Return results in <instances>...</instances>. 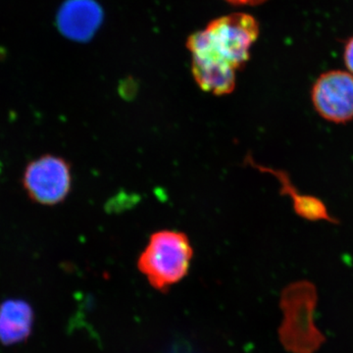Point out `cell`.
Instances as JSON below:
<instances>
[{
  "mask_svg": "<svg viewBox=\"0 0 353 353\" xmlns=\"http://www.w3.org/2000/svg\"><path fill=\"white\" fill-rule=\"evenodd\" d=\"M259 34V24L252 16L232 14L212 21L203 31L192 34L188 48L194 59L227 65L236 71L250 58V48Z\"/></svg>",
  "mask_w": 353,
  "mask_h": 353,
  "instance_id": "cell-1",
  "label": "cell"
},
{
  "mask_svg": "<svg viewBox=\"0 0 353 353\" xmlns=\"http://www.w3.org/2000/svg\"><path fill=\"white\" fill-rule=\"evenodd\" d=\"M192 248L187 234L163 230L150 236L139 259V268L157 289L182 280L189 271Z\"/></svg>",
  "mask_w": 353,
  "mask_h": 353,
  "instance_id": "cell-2",
  "label": "cell"
},
{
  "mask_svg": "<svg viewBox=\"0 0 353 353\" xmlns=\"http://www.w3.org/2000/svg\"><path fill=\"white\" fill-rule=\"evenodd\" d=\"M21 182L26 194L34 203L58 205L71 192V165L58 155H41L26 165Z\"/></svg>",
  "mask_w": 353,
  "mask_h": 353,
  "instance_id": "cell-3",
  "label": "cell"
},
{
  "mask_svg": "<svg viewBox=\"0 0 353 353\" xmlns=\"http://www.w3.org/2000/svg\"><path fill=\"white\" fill-rule=\"evenodd\" d=\"M312 101L316 111L330 122L353 119V75L343 71L323 74L313 85Z\"/></svg>",
  "mask_w": 353,
  "mask_h": 353,
  "instance_id": "cell-4",
  "label": "cell"
},
{
  "mask_svg": "<svg viewBox=\"0 0 353 353\" xmlns=\"http://www.w3.org/2000/svg\"><path fill=\"white\" fill-rule=\"evenodd\" d=\"M102 18L101 7L95 0H65L58 8L55 25L65 39L85 43L94 38Z\"/></svg>",
  "mask_w": 353,
  "mask_h": 353,
  "instance_id": "cell-5",
  "label": "cell"
},
{
  "mask_svg": "<svg viewBox=\"0 0 353 353\" xmlns=\"http://www.w3.org/2000/svg\"><path fill=\"white\" fill-rule=\"evenodd\" d=\"M34 310L23 299H6L0 304V343L14 345L24 343L31 336Z\"/></svg>",
  "mask_w": 353,
  "mask_h": 353,
  "instance_id": "cell-6",
  "label": "cell"
},
{
  "mask_svg": "<svg viewBox=\"0 0 353 353\" xmlns=\"http://www.w3.org/2000/svg\"><path fill=\"white\" fill-rule=\"evenodd\" d=\"M192 74L199 87L214 95L231 94L236 87V70L214 62L192 58Z\"/></svg>",
  "mask_w": 353,
  "mask_h": 353,
  "instance_id": "cell-7",
  "label": "cell"
},
{
  "mask_svg": "<svg viewBox=\"0 0 353 353\" xmlns=\"http://www.w3.org/2000/svg\"><path fill=\"white\" fill-rule=\"evenodd\" d=\"M275 175L282 183L283 194H288L294 201V208L299 216L311 221L325 220L328 222L336 223L329 215L326 206L320 199L314 196H303L299 192H294L296 188L290 182L289 178L281 171H274L271 169H264Z\"/></svg>",
  "mask_w": 353,
  "mask_h": 353,
  "instance_id": "cell-8",
  "label": "cell"
},
{
  "mask_svg": "<svg viewBox=\"0 0 353 353\" xmlns=\"http://www.w3.org/2000/svg\"><path fill=\"white\" fill-rule=\"evenodd\" d=\"M345 61L350 74L353 75V38L350 39L347 46H345Z\"/></svg>",
  "mask_w": 353,
  "mask_h": 353,
  "instance_id": "cell-9",
  "label": "cell"
},
{
  "mask_svg": "<svg viewBox=\"0 0 353 353\" xmlns=\"http://www.w3.org/2000/svg\"><path fill=\"white\" fill-rule=\"evenodd\" d=\"M228 1L233 2L236 4H253L259 3V2L263 1V0H228Z\"/></svg>",
  "mask_w": 353,
  "mask_h": 353,
  "instance_id": "cell-10",
  "label": "cell"
}]
</instances>
